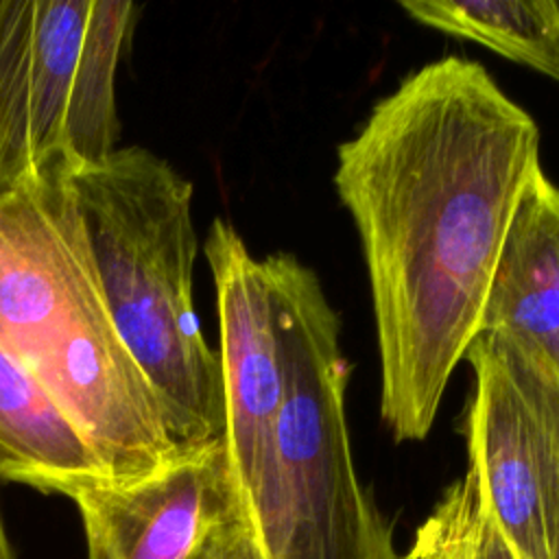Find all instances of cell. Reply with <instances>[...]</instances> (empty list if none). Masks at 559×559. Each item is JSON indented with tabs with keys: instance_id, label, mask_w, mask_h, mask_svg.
<instances>
[{
	"instance_id": "obj_14",
	"label": "cell",
	"mask_w": 559,
	"mask_h": 559,
	"mask_svg": "<svg viewBox=\"0 0 559 559\" xmlns=\"http://www.w3.org/2000/svg\"><path fill=\"white\" fill-rule=\"evenodd\" d=\"M214 559H264L242 507L227 520L214 539Z\"/></svg>"
},
{
	"instance_id": "obj_16",
	"label": "cell",
	"mask_w": 559,
	"mask_h": 559,
	"mask_svg": "<svg viewBox=\"0 0 559 559\" xmlns=\"http://www.w3.org/2000/svg\"><path fill=\"white\" fill-rule=\"evenodd\" d=\"M2 480V478H0ZM0 559H15L13 552H11V546H9V539H7V533H4V522H2V513H0Z\"/></svg>"
},
{
	"instance_id": "obj_5",
	"label": "cell",
	"mask_w": 559,
	"mask_h": 559,
	"mask_svg": "<svg viewBox=\"0 0 559 559\" xmlns=\"http://www.w3.org/2000/svg\"><path fill=\"white\" fill-rule=\"evenodd\" d=\"M140 7L0 0V199L116 151V72Z\"/></svg>"
},
{
	"instance_id": "obj_8",
	"label": "cell",
	"mask_w": 559,
	"mask_h": 559,
	"mask_svg": "<svg viewBox=\"0 0 559 559\" xmlns=\"http://www.w3.org/2000/svg\"><path fill=\"white\" fill-rule=\"evenodd\" d=\"M474 389L465 417L469 474L518 559H546L539 437L531 408L491 334L465 352Z\"/></svg>"
},
{
	"instance_id": "obj_17",
	"label": "cell",
	"mask_w": 559,
	"mask_h": 559,
	"mask_svg": "<svg viewBox=\"0 0 559 559\" xmlns=\"http://www.w3.org/2000/svg\"><path fill=\"white\" fill-rule=\"evenodd\" d=\"M214 539H216V537H214ZM199 559H214V542L210 544V548H207Z\"/></svg>"
},
{
	"instance_id": "obj_12",
	"label": "cell",
	"mask_w": 559,
	"mask_h": 559,
	"mask_svg": "<svg viewBox=\"0 0 559 559\" xmlns=\"http://www.w3.org/2000/svg\"><path fill=\"white\" fill-rule=\"evenodd\" d=\"M531 408L539 437L546 559H559V376L539 356L502 334H491Z\"/></svg>"
},
{
	"instance_id": "obj_10",
	"label": "cell",
	"mask_w": 559,
	"mask_h": 559,
	"mask_svg": "<svg viewBox=\"0 0 559 559\" xmlns=\"http://www.w3.org/2000/svg\"><path fill=\"white\" fill-rule=\"evenodd\" d=\"M0 478L68 498L87 485L109 478L98 454L70 415L2 347Z\"/></svg>"
},
{
	"instance_id": "obj_15",
	"label": "cell",
	"mask_w": 559,
	"mask_h": 559,
	"mask_svg": "<svg viewBox=\"0 0 559 559\" xmlns=\"http://www.w3.org/2000/svg\"><path fill=\"white\" fill-rule=\"evenodd\" d=\"M469 559H518L504 535L500 533L498 524L489 515V511L483 504L478 507V518H476V528H474V539L469 548Z\"/></svg>"
},
{
	"instance_id": "obj_6",
	"label": "cell",
	"mask_w": 559,
	"mask_h": 559,
	"mask_svg": "<svg viewBox=\"0 0 559 559\" xmlns=\"http://www.w3.org/2000/svg\"><path fill=\"white\" fill-rule=\"evenodd\" d=\"M218 314L225 400V450L238 502L251 528L275 496V435L284 402V354L275 293L264 260L214 218L203 245Z\"/></svg>"
},
{
	"instance_id": "obj_11",
	"label": "cell",
	"mask_w": 559,
	"mask_h": 559,
	"mask_svg": "<svg viewBox=\"0 0 559 559\" xmlns=\"http://www.w3.org/2000/svg\"><path fill=\"white\" fill-rule=\"evenodd\" d=\"M400 9L559 83V0H402Z\"/></svg>"
},
{
	"instance_id": "obj_13",
	"label": "cell",
	"mask_w": 559,
	"mask_h": 559,
	"mask_svg": "<svg viewBox=\"0 0 559 559\" xmlns=\"http://www.w3.org/2000/svg\"><path fill=\"white\" fill-rule=\"evenodd\" d=\"M480 493L469 469L454 480L400 559H469Z\"/></svg>"
},
{
	"instance_id": "obj_2",
	"label": "cell",
	"mask_w": 559,
	"mask_h": 559,
	"mask_svg": "<svg viewBox=\"0 0 559 559\" xmlns=\"http://www.w3.org/2000/svg\"><path fill=\"white\" fill-rule=\"evenodd\" d=\"M0 347L59 402L111 480L179 450L116 330L66 181L0 199Z\"/></svg>"
},
{
	"instance_id": "obj_9",
	"label": "cell",
	"mask_w": 559,
	"mask_h": 559,
	"mask_svg": "<svg viewBox=\"0 0 559 559\" xmlns=\"http://www.w3.org/2000/svg\"><path fill=\"white\" fill-rule=\"evenodd\" d=\"M478 334L507 336L559 376V186L542 166L515 205Z\"/></svg>"
},
{
	"instance_id": "obj_1",
	"label": "cell",
	"mask_w": 559,
	"mask_h": 559,
	"mask_svg": "<svg viewBox=\"0 0 559 559\" xmlns=\"http://www.w3.org/2000/svg\"><path fill=\"white\" fill-rule=\"evenodd\" d=\"M539 166L533 116L459 55L404 76L338 144L334 188L360 236L395 441L428 437Z\"/></svg>"
},
{
	"instance_id": "obj_7",
	"label": "cell",
	"mask_w": 559,
	"mask_h": 559,
	"mask_svg": "<svg viewBox=\"0 0 559 559\" xmlns=\"http://www.w3.org/2000/svg\"><path fill=\"white\" fill-rule=\"evenodd\" d=\"M90 559H199L238 511L223 439L181 445L153 472L72 493Z\"/></svg>"
},
{
	"instance_id": "obj_3",
	"label": "cell",
	"mask_w": 559,
	"mask_h": 559,
	"mask_svg": "<svg viewBox=\"0 0 559 559\" xmlns=\"http://www.w3.org/2000/svg\"><path fill=\"white\" fill-rule=\"evenodd\" d=\"M116 330L181 445L225 435L221 358L194 310L192 183L142 146L66 179Z\"/></svg>"
},
{
	"instance_id": "obj_4",
	"label": "cell",
	"mask_w": 559,
	"mask_h": 559,
	"mask_svg": "<svg viewBox=\"0 0 559 559\" xmlns=\"http://www.w3.org/2000/svg\"><path fill=\"white\" fill-rule=\"evenodd\" d=\"M264 262L286 389L275 435V496L251 528L260 550L264 559H400L352 459L341 317L317 273L295 255L275 253Z\"/></svg>"
}]
</instances>
